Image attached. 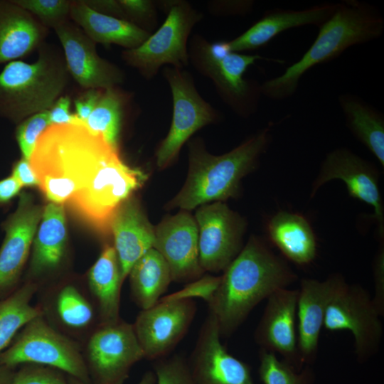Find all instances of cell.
I'll return each instance as SVG.
<instances>
[{"instance_id":"cell-1","label":"cell","mask_w":384,"mask_h":384,"mask_svg":"<svg viewBox=\"0 0 384 384\" xmlns=\"http://www.w3.org/2000/svg\"><path fill=\"white\" fill-rule=\"evenodd\" d=\"M114 150L84 124H53L38 137L29 161L47 199L63 204L90 183Z\"/></svg>"},{"instance_id":"cell-2","label":"cell","mask_w":384,"mask_h":384,"mask_svg":"<svg viewBox=\"0 0 384 384\" xmlns=\"http://www.w3.org/2000/svg\"><path fill=\"white\" fill-rule=\"evenodd\" d=\"M297 275L259 238H250L220 276L208 303L221 338L230 336L252 309L272 293L287 288Z\"/></svg>"},{"instance_id":"cell-3","label":"cell","mask_w":384,"mask_h":384,"mask_svg":"<svg viewBox=\"0 0 384 384\" xmlns=\"http://www.w3.org/2000/svg\"><path fill=\"white\" fill-rule=\"evenodd\" d=\"M384 18L372 4L358 0L336 3L332 15L319 27L318 34L302 58L284 72L260 85L262 95L274 101L296 92L300 80L312 68L333 60L351 46L381 37Z\"/></svg>"},{"instance_id":"cell-4","label":"cell","mask_w":384,"mask_h":384,"mask_svg":"<svg viewBox=\"0 0 384 384\" xmlns=\"http://www.w3.org/2000/svg\"><path fill=\"white\" fill-rule=\"evenodd\" d=\"M273 123L242 144L221 155H213L203 142L196 139L188 144V175L180 191L167 203V209L189 211L200 206L237 197L240 181L254 170L271 141Z\"/></svg>"},{"instance_id":"cell-5","label":"cell","mask_w":384,"mask_h":384,"mask_svg":"<svg viewBox=\"0 0 384 384\" xmlns=\"http://www.w3.org/2000/svg\"><path fill=\"white\" fill-rule=\"evenodd\" d=\"M70 79L62 49L44 41L31 63L16 60L0 72V117L18 124L48 110Z\"/></svg>"},{"instance_id":"cell-6","label":"cell","mask_w":384,"mask_h":384,"mask_svg":"<svg viewBox=\"0 0 384 384\" xmlns=\"http://www.w3.org/2000/svg\"><path fill=\"white\" fill-rule=\"evenodd\" d=\"M189 63L203 75L208 78L224 102L240 117L254 114L258 107L261 90L260 83L245 78L249 67L257 60L284 63V60L269 58L230 50L228 41H208L195 34L188 48Z\"/></svg>"},{"instance_id":"cell-7","label":"cell","mask_w":384,"mask_h":384,"mask_svg":"<svg viewBox=\"0 0 384 384\" xmlns=\"http://www.w3.org/2000/svg\"><path fill=\"white\" fill-rule=\"evenodd\" d=\"M0 362L14 368L27 363L46 366L90 384L81 345L55 328L43 314L20 330L0 353Z\"/></svg>"},{"instance_id":"cell-8","label":"cell","mask_w":384,"mask_h":384,"mask_svg":"<svg viewBox=\"0 0 384 384\" xmlns=\"http://www.w3.org/2000/svg\"><path fill=\"white\" fill-rule=\"evenodd\" d=\"M166 18L139 46L124 49L122 58L146 79L153 78L164 65L184 69L189 65L188 40L203 14L185 1L165 3Z\"/></svg>"},{"instance_id":"cell-9","label":"cell","mask_w":384,"mask_h":384,"mask_svg":"<svg viewBox=\"0 0 384 384\" xmlns=\"http://www.w3.org/2000/svg\"><path fill=\"white\" fill-rule=\"evenodd\" d=\"M146 179V174L127 165L114 150L90 183L68 203L91 225L107 233L117 208Z\"/></svg>"},{"instance_id":"cell-10","label":"cell","mask_w":384,"mask_h":384,"mask_svg":"<svg viewBox=\"0 0 384 384\" xmlns=\"http://www.w3.org/2000/svg\"><path fill=\"white\" fill-rule=\"evenodd\" d=\"M82 349L90 384H124L144 358L132 324L122 319L98 324Z\"/></svg>"},{"instance_id":"cell-11","label":"cell","mask_w":384,"mask_h":384,"mask_svg":"<svg viewBox=\"0 0 384 384\" xmlns=\"http://www.w3.org/2000/svg\"><path fill=\"white\" fill-rule=\"evenodd\" d=\"M163 75L171 91L173 114L169 132L156 151V165L161 169L174 161L195 132L220 119L218 111L202 98L185 69L165 67Z\"/></svg>"},{"instance_id":"cell-12","label":"cell","mask_w":384,"mask_h":384,"mask_svg":"<svg viewBox=\"0 0 384 384\" xmlns=\"http://www.w3.org/2000/svg\"><path fill=\"white\" fill-rule=\"evenodd\" d=\"M372 296L359 284L345 286L330 302L324 326L329 331H349L358 362L365 363L379 351L383 324Z\"/></svg>"},{"instance_id":"cell-13","label":"cell","mask_w":384,"mask_h":384,"mask_svg":"<svg viewBox=\"0 0 384 384\" xmlns=\"http://www.w3.org/2000/svg\"><path fill=\"white\" fill-rule=\"evenodd\" d=\"M199 263L204 272H223L242 250L244 219L224 202L197 208Z\"/></svg>"},{"instance_id":"cell-14","label":"cell","mask_w":384,"mask_h":384,"mask_svg":"<svg viewBox=\"0 0 384 384\" xmlns=\"http://www.w3.org/2000/svg\"><path fill=\"white\" fill-rule=\"evenodd\" d=\"M196 312L193 299H160L141 310L132 325L144 358L167 356L186 334Z\"/></svg>"},{"instance_id":"cell-15","label":"cell","mask_w":384,"mask_h":384,"mask_svg":"<svg viewBox=\"0 0 384 384\" xmlns=\"http://www.w3.org/2000/svg\"><path fill=\"white\" fill-rule=\"evenodd\" d=\"M71 78L84 90H106L124 83L126 75L100 57L96 43L70 18L53 28Z\"/></svg>"},{"instance_id":"cell-16","label":"cell","mask_w":384,"mask_h":384,"mask_svg":"<svg viewBox=\"0 0 384 384\" xmlns=\"http://www.w3.org/2000/svg\"><path fill=\"white\" fill-rule=\"evenodd\" d=\"M215 316L206 317L187 359L193 384H255L250 366L230 354L220 341Z\"/></svg>"},{"instance_id":"cell-17","label":"cell","mask_w":384,"mask_h":384,"mask_svg":"<svg viewBox=\"0 0 384 384\" xmlns=\"http://www.w3.org/2000/svg\"><path fill=\"white\" fill-rule=\"evenodd\" d=\"M43 211L30 193L21 192L16 210L2 223L5 237L0 247V299L20 286Z\"/></svg>"},{"instance_id":"cell-18","label":"cell","mask_w":384,"mask_h":384,"mask_svg":"<svg viewBox=\"0 0 384 384\" xmlns=\"http://www.w3.org/2000/svg\"><path fill=\"white\" fill-rule=\"evenodd\" d=\"M339 179L344 182L351 196L370 206L383 238L384 213L378 186V171L369 161L347 148L336 149L326 156L315 178L310 197L324 183Z\"/></svg>"},{"instance_id":"cell-19","label":"cell","mask_w":384,"mask_h":384,"mask_svg":"<svg viewBox=\"0 0 384 384\" xmlns=\"http://www.w3.org/2000/svg\"><path fill=\"white\" fill-rule=\"evenodd\" d=\"M298 289H280L267 299L254 338L261 350L278 353L282 359L302 370L298 348L297 306Z\"/></svg>"},{"instance_id":"cell-20","label":"cell","mask_w":384,"mask_h":384,"mask_svg":"<svg viewBox=\"0 0 384 384\" xmlns=\"http://www.w3.org/2000/svg\"><path fill=\"white\" fill-rule=\"evenodd\" d=\"M154 248L167 262L172 281L188 283L205 272L199 263L197 223L188 211L167 216L155 227Z\"/></svg>"},{"instance_id":"cell-21","label":"cell","mask_w":384,"mask_h":384,"mask_svg":"<svg viewBox=\"0 0 384 384\" xmlns=\"http://www.w3.org/2000/svg\"><path fill=\"white\" fill-rule=\"evenodd\" d=\"M346 283L340 274H331L322 281L308 278L301 280L297 306V336L304 366L316 361L326 309Z\"/></svg>"},{"instance_id":"cell-22","label":"cell","mask_w":384,"mask_h":384,"mask_svg":"<svg viewBox=\"0 0 384 384\" xmlns=\"http://www.w3.org/2000/svg\"><path fill=\"white\" fill-rule=\"evenodd\" d=\"M38 306L44 317L55 328L73 339L84 335L87 338L100 324L97 308L90 292L85 293L73 283L65 284L53 292L44 294Z\"/></svg>"},{"instance_id":"cell-23","label":"cell","mask_w":384,"mask_h":384,"mask_svg":"<svg viewBox=\"0 0 384 384\" xmlns=\"http://www.w3.org/2000/svg\"><path fill=\"white\" fill-rule=\"evenodd\" d=\"M336 7V3H322L302 10H269L245 32L228 41L229 48L238 53L255 50L289 29L305 26L319 28L332 15Z\"/></svg>"},{"instance_id":"cell-24","label":"cell","mask_w":384,"mask_h":384,"mask_svg":"<svg viewBox=\"0 0 384 384\" xmlns=\"http://www.w3.org/2000/svg\"><path fill=\"white\" fill-rule=\"evenodd\" d=\"M110 228L124 280L134 264L154 247L155 227L149 222L139 201L130 196L116 210Z\"/></svg>"},{"instance_id":"cell-25","label":"cell","mask_w":384,"mask_h":384,"mask_svg":"<svg viewBox=\"0 0 384 384\" xmlns=\"http://www.w3.org/2000/svg\"><path fill=\"white\" fill-rule=\"evenodd\" d=\"M48 29L13 0H0V64L38 50Z\"/></svg>"},{"instance_id":"cell-26","label":"cell","mask_w":384,"mask_h":384,"mask_svg":"<svg viewBox=\"0 0 384 384\" xmlns=\"http://www.w3.org/2000/svg\"><path fill=\"white\" fill-rule=\"evenodd\" d=\"M66 240L63 205L50 203L43 208L33 241L26 282L34 283L60 267L65 255Z\"/></svg>"},{"instance_id":"cell-27","label":"cell","mask_w":384,"mask_h":384,"mask_svg":"<svg viewBox=\"0 0 384 384\" xmlns=\"http://www.w3.org/2000/svg\"><path fill=\"white\" fill-rule=\"evenodd\" d=\"M69 16L92 41L106 47L115 44L135 48L151 35L131 21L94 11L83 0L71 1Z\"/></svg>"},{"instance_id":"cell-28","label":"cell","mask_w":384,"mask_h":384,"mask_svg":"<svg viewBox=\"0 0 384 384\" xmlns=\"http://www.w3.org/2000/svg\"><path fill=\"white\" fill-rule=\"evenodd\" d=\"M123 282L114 247L107 245L87 274L88 290L96 306L100 324L120 319V291Z\"/></svg>"},{"instance_id":"cell-29","label":"cell","mask_w":384,"mask_h":384,"mask_svg":"<svg viewBox=\"0 0 384 384\" xmlns=\"http://www.w3.org/2000/svg\"><path fill=\"white\" fill-rule=\"evenodd\" d=\"M269 239L292 262L310 264L316 255V236L309 221L302 215L280 211L267 223Z\"/></svg>"},{"instance_id":"cell-30","label":"cell","mask_w":384,"mask_h":384,"mask_svg":"<svg viewBox=\"0 0 384 384\" xmlns=\"http://www.w3.org/2000/svg\"><path fill=\"white\" fill-rule=\"evenodd\" d=\"M346 124L352 134L361 142L384 166V114L351 93L338 97Z\"/></svg>"},{"instance_id":"cell-31","label":"cell","mask_w":384,"mask_h":384,"mask_svg":"<svg viewBox=\"0 0 384 384\" xmlns=\"http://www.w3.org/2000/svg\"><path fill=\"white\" fill-rule=\"evenodd\" d=\"M128 276L131 297L142 310L156 304L172 282L167 262L154 247L134 264Z\"/></svg>"},{"instance_id":"cell-32","label":"cell","mask_w":384,"mask_h":384,"mask_svg":"<svg viewBox=\"0 0 384 384\" xmlns=\"http://www.w3.org/2000/svg\"><path fill=\"white\" fill-rule=\"evenodd\" d=\"M38 288L36 284L25 281L8 297L0 299V353L26 324L43 314L38 305L31 304Z\"/></svg>"},{"instance_id":"cell-33","label":"cell","mask_w":384,"mask_h":384,"mask_svg":"<svg viewBox=\"0 0 384 384\" xmlns=\"http://www.w3.org/2000/svg\"><path fill=\"white\" fill-rule=\"evenodd\" d=\"M123 107L124 98L117 87L103 90L95 107L83 124L118 149Z\"/></svg>"},{"instance_id":"cell-34","label":"cell","mask_w":384,"mask_h":384,"mask_svg":"<svg viewBox=\"0 0 384 384\" xmlns=\"http://www.w3.org/2000/svg\"><path fill=\"white\" fill-rule=\"evenodd\" d=\"M259 360L258 373L263 384H314V374L309 366L298 370L277 354L261 349Z\"/></svg>"},{"instance_id":"cell-35","label":"cell","mask_w":384,"mask_h":384,"mask_svg":"<svg viewBox=\"0 0 384 384\" xmlns=\"http://www.w3.org/2000/svg\"><path fill=\"white\" fill-rule=\"evenodd\" d=\"M43 26L55 28L70 18V0H13Z\"/></svg>"},{"instance_id":"cell-36","label":"cell","mask_w":384,"mask_h":384,"mask_svg":"<svg viewBox=\"0 0 384 384\" xmlns=\"http://www.w3.org/2000/svg\"><path fill=\"white\" fill-rule=\"evenodd\" d=\"M50 125L48 110L33 114L17 124L15 137L21 157L30 159L38 137Z\"/></svg>"},{"instance_id":"cell-37","label":"cell","mask_w":384,"mask_h":384,"mask_svg":"<svg viewBox=\"0 0 384 384\" xmlns=\"http://www.w3.org/2000/svg\"><path fill=\"white\" fill-rule=\"evenodd\" d=\"M157 384H193L188 361L175 354L156 360L153 364Z\"/></svg>"},{"instance_id":"cell-38","label":"cell","mask_w":384,"mask_h":384,"mask_svg":"<svg viewBox=\"0 0 384 384\" xmlns=\"http://www.w3.org/2000/svg\"><path fill=\"white\" fill-rule=\"evenodd\" d=\"M9 384H70L63 372L46 366L23 364L18 366Z\"/></svg>"},{"instance_id":"cell-39","label":"cell","mask_w":384,"mask_h":384,"mask_svg":"<svg viewBox=\"0 0 384 384\" xmlns=\"http://www.w3.org/2000/svg\"><path fill=\"white\" fill-rule=\"evenodd\" d=\"M220 281V276H202L187 283L183 289L169 295L162 297L160 299L170 301L199 298L209 303L218 287Z\"/></svg>"},{"instance_id":"cell-40","label":"cell","mask_w":384,"mask_h":384,"mask_svg":"<svg viewBox=\"0 0 384 384\" xmlns=\"http://www.w3.org/2000/svg\"><path fill=\"white\" fill-rule=\"evenodd\" d=\"M124 18L134 23L150 21L155 16L154 3L149 0H118ZM136 24V23H135Z\"/></svg>"},{"instance_id":"cell-41","label":"cell","mask_w":384,"mask_h":384,"mask_svg":"<svg viewBox=\"0 0 384 384\" xmlns=\"http://www.w3.org/2000/svg\"><path fill=\"white\" fill-rule=\"evenodd\" d=\"M70 106V97L60 96L48 110L50 124H83L75 114L71 112Z\"/></svg>"},{"instance_id":"cell-42","label":"cell","mask_w":384,"mask_h":384,"mask_svg":"<svg viewBox=\"0 0 384 384\" xmlns=\"http://www.w3.org/2000/svg\"><path fill=\"white\" fill-rule=\"evenodd\" d=\"M374 294L372 297L381 316L384 315V252L383 248L378 252L373 265Z\"/></svg>"},{"instance_id":"cell-43","label":"cell","mask_w":384,"mask_h":384,"mask_svg":"<svg viewBox=\"0 0 384 384\" xmlns=\"http://www.w3.org/2000/svg\"><path fill=\"white\" fill-rule=\"evenodd\" d=\"M103 90H85L74 100L75 115L84 124L95 107Z\"/></svg>"},{"instance_id":"cell-44","label":"cell","mask_w":384,"mask_h":384,"mask_svg":"<svg viewBox=\"0 0 384 384\" xmlns=\"http://www.w3.org/2000/svg\"><path fill=\"white\" fill-rule=\"evenodd\" d=\"M11 176L23 186H38L39 182L29 160L21 157L12 167Z\"/></svg>"},{"instance_id":"cell-45","label":"cell","mask_w":384,"mask_h":384,"mask_svg":"<svg viewBox=\"0 0 384 384\" xmlns=\"http://www.w3.org/2000/svg\"><path fill=\"white\" fill-rule=\"evenodd\" d=\"M83 1L95 11L125 20L118 0H83Z\"/></svg>"},{"instance_id":"cell-46","label":"cell","mask_w":384,"mask_h":384,"mask_svg":"<svg viewBox=\"0 0 384 384\" xmlns=\"http://www.w3.org/2000/svg\"><path fill=\"white\" fill-rule=\"evenodd\" d=\"M21 188L11 176L0 180V205L9 203L20 193Z\"/></svg>"},{"instance_id":"cell-47","label":"cell","mask_w":384,"mask_h":384,"mask_svg":"<svg viewBox=\"0 0 384 384\" xmlns=\"http://www.w3.org/2000/svg\"><path fill=\"white\" fill-rule=\"evenodd\" d=\"M70 384H85L75 378L68 376ZM156 382V375L154 371L146 372L137 384H155Z\"/></svg>"},{"instance_id":"cell-48","label":"cell","mask_w":384,"mask_h":384,"mask_svg":"<svg viewBox=\"0 0 384 384\" xmlns=\"http://www.w3.org/2000/svg\"><path fill=\"white\" fill-rule=\"evenodd\" d=\"M16 368L9 367L0 362V384H9Z\"/></svg>"}]
</instances>
